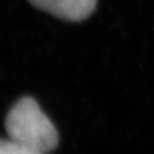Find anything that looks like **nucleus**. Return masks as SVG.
<instances>
[{
    "instance_id": "f257e3e1",
    "label": "nucleus",
    "mask_w": 154,
    "mask_h": 154,
    "mask_svg": "<svg viewBox=\"0 0 154 154\" xmlns=\"http://www.w3.org/2000/svg\"><path fill=\"white\" fill-rule=\"evenodd\" d=\"M9 139L34 151L46 154L57 147L59 135L48 117L32 97H23L5 118Z\"/></svg>"
},
{
    "instance_id": "f03ea898",
    "label": "nucleus",
    "mask_w": 154,
    "mask_h": 154,
    "mask_svg": "<svg viewBox=\"0 0 154 154\" xmlns=\"http://www.w3.org/2000/svg\"><path fill=\"white\" fill-rule=\"evenodd\" d=\"M34 7L67 22H80L96 7V0H29Z\"/></svg>"
},
{
    "instance_id": "7ed1b4c3",
    "label": "nucleus",
    "mask_w": 154,
    "mask_h": 154,
    "mask_svg": "<svg viewBox=\"0 0 154 154\" xmlns=\"http://www.w3.org/2000/svg\"><path fill=\"white\" fill-rule=\"evenodd\" d=\"M0 154H44L26 148L11 139L0 140Z\"/></svg>"
}]
</instances>
